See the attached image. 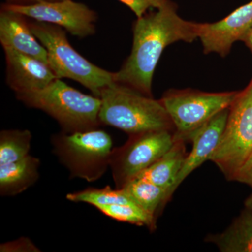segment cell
<instances>
[{"instance_id": "e0dca14e", "label": "cell", "mask_w": 252, "mask_h": 252, "mask_svg": "<svg viewBox=\"0 0 252 252\" xmlns=\"http://www.w3.org/2000/svg\"><path fill=\"white\" fill-rule=\"evenodd\" d=\"M122 189L155 221L162 207L169 201L167 189L144 179H134Z\"/></svg>"}, {"instance_id": "ffe728a7", "label": "cell", "mask_w": 252, "mask_h": 252, "mask_svg": "<svg viewBox=\"0 0 252 252\" xmlns=\"http://www.w3.org/2000/svg\"><path fill=\"white\" fill-rule=\"evenodd\" d=\"M97 209L104 215L119 221L147 226L152 230H155L157 227V221L135 203L102 205Z\"/></svg>"}, {"instance_id": "d4e9b609", "label": "cell", "mask_w": 252, "mask_h": 252, "mask_svg": "<svg viewBox=\"0 0 252 252\" xmlns=\"http://www.w3.org/2000/svg\"><path fill=\"white\" fill-rule=\"evenodd\" d=\"M243 41L244 42H245V44L248 45V47L252 51V29L245 36Z\"/></svg>"}, {"instance_id": "3957f363", "label": "cell", "mask_w": 252, "mask_h": 252, "mask_svg": "<svg viewBox=\"0 0 252 252\" xmlns=\"http://www.w3.org/2000/svg\"><path fill=\"white\" fill-rule=\"evenodd\" d=\"M32 108L44 111L56 119L67 133L98 128L101 99L89 95L57 79L41 90L16 94Z\"/></svg>"}, {"instance_id": "8992f818", "label": "cell", "mask_w": 252, "mask_h": 252, "mask_svg": "<svg viewBox=\"0 0 252 252\" xmlns=\"http://www.w3.org/2000/svg\"><path fill=\"white\" fill-rule=\"evenodd\" d=\"M252 153V79L230 105L224 130L210 160L216 164L227 180L234 181Z\"/></svg>"}, {"instance_id": "277c9868", "label": "cell", "mask_w": 252, "mask_h": 252, "mask_svg": "<svg viewBox=\"0 0 252 252\" xmlns=\"http://www.w3.org/2000/svg\"><path fill=\"white\" fill-rule=\"evenodd\" d=\"M32 32L47 51L48 63L58 79L77 81L99 97L114 82V73L94 65L71 46L63 28L51 23L29 21Z\"/></svg>"}, {"instance_id": "44dd1931", "label": "cell", "mask_w": 252, "mask_h": 252, "mask_svg": "<svg viewBox=\"0 0 252 252\" xmlns=\"http://www.w3.org/2000/svg\"><path fill=\"white\" fill-rule=\"evenodd\" d=\"M136 15L137 18L142 17L147 14L149 9H157L161 7L168 0H119Z\"/></svg>"}, {"instance_id": "ba28073f", "label": "cell", "mask_w": 252, "mask_h": 252, "mask_svg": "<svg viewBox=\"0 0 252 252\" xmlns=\"http://www.w3.org/2000/svg\"><path fill=\"white\" fill-rule=\"evenodd\" d=\"M175 131L152 130L130 135L122 147L113 149L110 167L117 189L136 178L175 143Z\"/></svg>"}, {"instance_id": "30bf717a", "label": "cell", "mask_w": 252, "mask_h": 252, "mask_svg": "<svg viewBox=\"0 0 252 252\" xmlns=\"http://www.w3.org/2000/svg\"><path fill=\"white\" fill-rule=\"evenodd\" d=\"M252 29V0L220 21L199 23L198 39L205 54L216 53L225 57L235 41H243Z\"/></svg>"}, {"instance_id": "ac0fdd59", "label": "cell", "mask_w": 252, "mask_h": 252, "mask_svg": "<svg viewBox=\"0 0 252 252\" xmlns=\"http://www.w3.org/2000/svg\"><path fill=\"white\" fill-rule=\"evenodd\" d=\"M32 134L29 130H2L0 133V165L18 161L29 155Z\"/></svg>"}, {"instance_id": "8fae6325", "label": "cell", "mask_w": 252, "mask_h": 252, "mask_svg": "<svg viewBox=\"0 0 252 252\" xmlns=\"http://www.w3.org/2000/svg\"><path fill=\"white\" fill-rule=\"evenodd\" d=\"M6 62V82L16 94L41 90L58 79L49 64L40 60L3 48Z\"/></svg>"}, {"instance_id": "5b68a950", "label": "cell", "mask_w": 252, "mask_h": 252, "mask_svg": "<svg viewBox=\"0 0 252 252\" xmlns=\"http://www.w3.org/2000/svg\"><path fill=\"white\" fill-rule=\"evenodd\" d=\"M52 144L54 154L72 177L94 182L110 165L112 138L98 128L73 133L62 131L52 137Z\"/></svg>"}, {"instance_id": "603a6c76", "label": "cell", "mask_w": 252, "mask_h": 252, "mask_svg": "<svg viewBox=\"0 0 252 252\" xmlns=\"http://www.w3.org/2000/svg\"><path fill=\"white\" fill-rule=\"evenodd\" d=\"M234 181L246 184L252 188V153L240 167Z\"/></svg>"}, {"instance_id": "5bb4252c", "label": "cell", "mask_w": 252, "mask_h": 252, "mask_svg": "<svg viewBox=\"0 0 252 252\" xmlns=\"http://www.w3.org/2000/svg\"><path fill=\"white\" fill-rule=\"evenodd\" d=\"M185 142V140L176 135L175 143L171 148L136 178L144 179L154 185L167 189L170 200V190L173 187L187 157Z\"/></svg>"}, {"instance_id": "4fadbf2b", "label": "cell", "mask_w": 252, "mask_h": 252, "mask_svg": "<svg viewBox=\"0 0 252 252\" xmlns=\"http://www.w3.org/2000/svg\"><path fill=\"white\" fill-rule=\"evenodd\" d=\"M38 41L30 28L26 16L1 7L0 42L3 48H11L49 64L47 51Z\"/></svg>"}, {"instance_id": "7402d4cb", "label": "cell", "mask_w": 252, "mask_h": 252, "mask_svg": "<svg viewBox=\"0 0 252 252\" xmlns=\"http://www.w3.org/2000/svg\"><path fill=\"white\" fill-rule=\"evenodd\" d=\"M0 251L1 252H40V250L36 248L30 239L21 238L14 240V241L1 244V246H0Z\"/></svg>"}, {"instance_id": "9c48e42d", "label": "cell", "mask_w": 252, "mask_h": 252, "mask_svg": "<svg viewBox=\"0 0 252 252\" xmlns=\"http://www.w3.org/2000/svg\"><path fill=\"white\" fill-rule=\"evenodd\" d=\"M2 7L34 21L56 25L78 37H86L95 32L96 13L86 5L72 0L31 5L5 4Z\"/></svg>"}, {"instance_id": "484cf974", "label": "cell", "mask_w": 252, "mask_h": 252, "mask_svg": "<svg viewBox=\"0 0 252 252\" xmlns=\"http://www.w3.org/2000/svg\"><path fill=\"white\" fill-rule=\"evenodd\" d=\"M245 205L246 208L252 212V193L245 200Z\"/></svg>"}, {"instance_id": "7c38bea8", "label": "cell", "mask_w": 252, "mask_h": 252, "mask_svg": "<svg viewBox=\"0 0 252 252\" xmlns=\"http://www.w3.org/2000/svg\"><path fill=\"white\" fill-rule=\"evenodd\" d=\"M228 113L229 108L218 113L190 135L189 140L193 142V147L190 153L187 154L180 173L170 190V198L179 186L189 175L204 162L210 160L221 138Z\"/></svg>"}, {"instance_id": "d6986e66", "label": "cell", "mask_w": 252, "mask_h": 252, "mask_svg": "<svg viewBox=\"0 0 252 252\" xmlns=\"http://www.w3.org/2000/svg\"><path fill=\"white\" fill-rule=\"evenodd\" d=\"M67 200L74 203H85L97 207L114 204L135 203L123 189H112L110 187L102 189L89 188L81 191L69 193Z\"/></svg>"}, {"instance_id": "7a4b0ae2", "label": "cell", "mask_w": 252, "mask_h": 252, "mask_svg": "<svg viewBox=\"0 0 252 252\" xmlns=\"http://www.w3.org/2000/svg\"><path fill=\"white\" fill-rule=\"evenodd\" d=\"M101 124L120 129L129 135L152 130L175 131L160 100L132 88L114 82L101 91Z\"/></svg>"}, {"instance_id": "cb8c5ba5", "label": "cell", "mask_w": 252, "mask_h": 252, "mask_svg": "<svg viewBox=\"0 0 252 252\" xmlns=\"http://www.w3.org/2000/svg\"><path fill=\"white\" fill-rule=\"evenodd\" d=\"M6 4L15 5H31L41 2H53L63 0H6Z\"/></svg>"}, {"instance_id": "2e32d148", "label": "cell", "mask_w": 252, "mask_h": 252, "mask_svg": "<svg viewBox=\"0 0 252 252\" xmlns=\"http://www.w3.org/2000/svg\"><path fill=\"white\" fill-rule=\"evenodd\" d=\"M205 240L222 252H252V212L245 209L223 233L208 235Z\"/></svg>"}, {"instance_id": "52a82bcc", "label": "cell", "mask_w": 252, "mask_h": 252, "mask_svg": "<svg viewBox=\"0 0 252 252\" xmlns=\"http://www.w3.org/2000/svg\"><path fill=\"white\" fill-rule=\"evenodd\" d=\"M239 92L207 93L190 90H172L160 102L171 119L177 137L185 141L218 113L229 108Z\"/></svg>"}, {"instance_id": "9a60e30c", "label": "cell", "mask_w": 252, "mask_h": 252, "mask_svg": "<svg viewBox=\"0 0 252 252\" xmlns=\"http://www.w3.org/2000/svg\"><path fill=\"white\" fill-rule=\"evenodd\" d=\"M40 160L28 155L18 161L0 165V193L15 195L34 185L39 178Z\"/></svg>"}, {"instance_id": "6da1fadb", "label": "cell", "mask_w": 252, "mask_h": 252, "mask_svg": "<svg viewBox=\"0 0 252 252\" xmlns=\"http://www.w3.org/2000/svg\"><path fill=\"white\" fill-rule=\"evenodd\" d=\"M199 23L185 21L168 0L155 11L137 18L133 25L132 51L114 81L152 97L154 71L165 48L177 41L198 39Z\"/></svg>"}]
</instances>
